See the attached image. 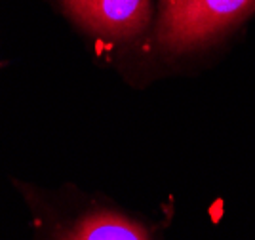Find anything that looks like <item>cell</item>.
<instances>
[{"label": "cell", "instance_id": "obj_1", "mask_svg": "<svg viewBox=\"0 0 255 240\" xmlns=\"http://www.w3.org/2000/svg\"><path fill=\"white\" fill-rule=\"evenodd\" d=\"M255 17V0H160L149 32L131 52L158 63L204 57Z\"/></svg>", "mask_w": 255, "mask_h": 240}, {"label": "cell", "instance_id": "obj_2", "mask_svg": "<svg viewBox=\"0 0 255 240\" xmlns=\"http://www.w3.org/2000/svg\"><path fill=\"white\" fill-rule=\"evenodd\" d=\"M82 36L103 50L131 52L149 32L160 0H48Z\"/></svg>", "mask_w": 255, "mask_h": 240}, {"label": "cell", "instance_id": "obj_3", "mask_svg": "<svg viewBox=\"0 0 255 240\" xmlns=\"http://www.w3.org/2000/svg\"><path fill=\"white\" fill-rule=\"evenodd\" d=\"M61 240H149V235L137 221L113 210L96 208L76 220Z\"/></svg>", "mask_w": 255, "mask_h": 240}]
</instances>
